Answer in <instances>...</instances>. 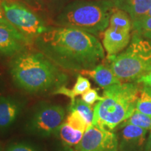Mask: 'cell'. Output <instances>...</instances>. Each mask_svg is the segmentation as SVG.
<instances>
[{
  "label": "cell",
  "mask_w": 151,
  "mask_h": 151,
  "mask_svg": "<svg viewBox=\"0 0 151 151\" xmlns=\"http://www.w3.org/2000/svg\"><path fill=\"white\" fill-rule=\"evenodd\" d=\"M34 44L58 67L81 71L91 69L105 58L104 50L92 34L71 27H49Z\"/></svg>",
  "instance_id": "6da1fadb"
},
{
  "label": "cell",
  "mask_w": 151,
  "mask_h": 151,
  "mask_svg": "<svg viewBox=\"0 0 151 151\" xmlns=\"http://www.w3.org/2000/svg\"><path fill=\"white\" fill-rule=\"evenodd\" d=\"M9 70L14 84L31 94L55 91L66 86L68 76L40 51L24 50L14 56Z\"/></svg>",
  "instance_id": "7a4b0ae2"
},
{
  "label": "cell",
  "mask_w": 151,
  "mask_h": 151,
  "mask_svg": "<svg viewBox=\"0 0 151 151\" xmlns=\"http://www.w3.org/2000/svg\"><path fill=\"white\" fill-rule=\"evenodd\" d=\"M141 89L137 82L120 83L105 88L103 99L94 108L92 124L113 131L134 112Z\"/></svg>",
  "instance_id": "3957f363"
},
{
  "label": "cell",
  "mask_w": 151,
  "mask_h": 151,
  "mask_svg": "<svg viewBox=\"0 0 151 151\" xmlns=\"http://www.w3.org/2000/svg\"><path fill=\"white\" fill-rule=\"evenodd\" d=\"M115 8L112 0H76L68 3L56 14L53 23L97 35L107 29Z\"/></svg>",
  "instance_id": "277c9868"
},
{
  "label": "cell",
  "mask_w": 151,
  "mask_h": 151,
  "mask_svg": "<svg viewBox=\"0 0 151 151\" xmlns=\"http://www.w3.org/2000/svg\"><path fill=\"white\" fill-rule=\"evenodd\" d=\"M107 60L121 83L137 82L151 71V43L135 35L126 50Z\"/></svg>",
  "instance_id": "5b68a950"
},
{
  "label": "cell",
  "mask_w": 151,
  "mask_h": 151,
  "mask_svg": "<svg viewBox=\"0 0 151 151\" xmlns=\"http://www.w3.org/2000/svg\"><path fill=\"white\" fill-rule=\"evenodd\" d=\"M1 6L9 23L31 42L49 28L35 11L18 0H3Z\"/></svg>",
  "instance_id": "8992f818"
},
{
  "label": "cell",
  "mask_w": 151,
  "mask_h": 151,
  "mask_svg": "<svg viewBox=\"0 0 151 151\" xmlns=\"http://www.w3.org/2000/svg\"><path fill=\"white\" fill-rule=\"evenodd\" d=\"M65 118V110L62 106L41 103L34 109L25 122V129L31 135L48 137L58 132Z\"/></svg>",
  "instance_id": "52a82bcc"
},
{
  "label": "cell",
  "mask_w": 151,
  "mask_h": 151,
  "mask_svg": "<svg viewBox=\"0 0 151 151\" xmlns=\"http://www.w3.org/2000/svg\"><path fill=\"white\" fill-rule=\"evenodd\" d=\"M118 148V137L112 131L92 124L85 132L75 151H110Z\"/></svg>",
  "instance_id": "ba28073f"
},
{
  "label": "cell",
  "mask_w": 151,
  "mask_h": 151,
  "mask_svg": "<svg viewBox=\"0 0 151 151\" xmlns=\"http://www.w3.org/2000/svg\"><path fill=\"white\" fill-rule=\"evenodd\" d=\"M32 42L11 24H0V55L15 56Z\"/></svg>",
  "instance_id": "9c48e42d"
},
{
  "label": "cell",
  "mask_w": 151,
  "mask_h": 151,
  "mask_svg": "<svg viewBox=\"0 0 151 151\" xmlns=\"http://www.w3.org/2000/svg\"><path fill=\"white\" fill-rule=\"evenodd\" d=\"M117 128L118 151H144L148 130L132 124Z\"/></svg>",
  "instance_id": "30bf717a"
},
{
  "label": "cell",
  "mask_w": 151,
  "mask_h": 151,
  "mask_svg": "<svg viewBox=\"0 0 151 151\" xmlns=\"http://www.w3.org/2000/svg\"><path fill=\"white\" fill-rule=\"evenodd\" d=\"M23 103L16 98L0 97V132H4L14 124L23 108Z\"/></svg>",
  "instance_id": "8fae6325"
},
{
  "label": "cell",
  "mask_w": 151,
  "mask_h": 151,
  "mask_svg": "<svg viewBox=\"0 0 151 151\" xmlns=\"http://www.w3.org/2000/svg\"><path fill=\"white\" fill-rule=\"evenodd\" d=\"M129 41V32L109 27L104 33L103 46L107 52V57L120 53L128 46Z\"/></svg>",
  "instance_id": "7c38bea8"
},
{
  "label": "cell",
  "mask_w": 151,
  "mask_h": 151,
  "mask_svg": "<svg viewBox=\"0 0 151 151\" xmlns=\"http://www.w3.org/2000/svg\"><path fill=\"white\" fill-rule=\"evenodd\" d=\"M80 73L81 75L90 77L104 89L121 83L113 72L111 67L104 64H99L91 69H83Z\"/></svg>",
  "instance_id": "4fadbf2b"
},
{
  "label": "cell",
  "mask_w": 151,
  "mask_h": 151,
  "mask_svg": "<svg viewBox=\"0 0 151 151\" xmlns=\"http://www.w3.org/2000/svg\"><path fill=\"white\" fill-rule=\"evenodd\" d=\"M115 8L127 13L132 22L146 16L151 6V0H112Z\"/></svg>",
  "instance_id": "5bb4252c"
},
{
  "label": "cell",
  "mask_w": 151,
  "mask_h": 151,
  "mask_svg": "<svg viewBox=\"0 0 151 151\" xmlns=\"http://www.w3.org/2000/svg\"><path fill=\"white\" fill-rule=\"evenodd\" d=\"M85 132L76 129L67 122H64L59 128L58 132L60 140L66 146H76L81 142Z\"/></svg>",
  "instance_id": "9a60e30c"
},
{
  "label": "cell",
  "mask_w": 151,
  "mask_h": 151,
  "mask_svg": "<svg viewBox=\"0 0 151 151\" xmlns=\"http://www.w3.org/2000/svg\"><path fill=\"white\" fill-rule=\"evenodd\" d=\"M109 27L119 31L129 32L132 29L131 19L127 13L115 9L109 20Z\"/></svg>",
  "instance_id": "2e32d148"
},
{
  "label": "cell",
  "mask_w": 151,
  "mask_h": 151,
  "mask_svg": "<svg viewBox=\"0 0 151 151\" xmlns=\"http://www.w3.org/2000/svg\"><path fill=\"white\" fill-rule=\"evenodd\" d=\"M69 0H32V9L37 11L58 13L69 2Z\"/></svg>",
  "instance_id": "e0dca14e"
},
{
  "label": "cell",
  "mask_w": 151,
  "mask_h": 151,
  "mask_svg": "<svg viewBox=\"0 0 151 151\" xmlns=\"http://www.w3.org/2000/svg\"><path fill=\"white\" fill-rule=\"evenodd\" d=\"M73 110L77 111L88 126L92 124L94 118V110L91 106L84 102L81 99H76L72 103H70L69 106V111Z\"/></svg>",
  "instance_id": "ac0fdd59"
},
{
  "label": "cell",
  "mask_w": 151,
  "mask_h": 151,
  "mask_svg": "<svg viewBox=\"0 0 151 151\" xmlns=\"http://www.w3.org/2000/svg\"><path fill=\"white\" fill-rule=\"evenodd\" d=\"M127 124H132L143 129L151 130V116H147L135 109L133 114L117 127H121Z\"/></svg>",
  "instance_id": "d6986e66"
},
{
  "label": "cell",
  "mask_w": 151,
  "mask_h": 151,
  "mask_svg": "<svg viewBox=\"0 0 151 151\" xmlns=\"http://www.w3.org/2000/svg\"><path fill=\"white\" fill-rule=\"evenodd\" d=\"M136 109L139 112L151 116V87L144 86L141 89Z\"/></svg>",
  "instance_id": "ffe728a7"
},
{
  "label": "cell",
  "mask_w": 151,
  "mask_h": 151,
  "mask_svg": "<svg viewBox=\"0 0 151 151\" xmlns=\"http://www.w3.org/2000/svg\"><path fill=\"white\" fill-rule=\"evenodd\" d=\"M69 115L65 122L76 129L80 130L83 132H86L89 126L87 124L81 115L77 111L73 110H69Z\"/></svg>",
  "instance_id": "44dd1931"
},
{
  "label": "cell",
  "mask_w": 151,
  "mask_h": 151,
  "mask_svg": "<svg viewBox=\"0 0 151 151\" xmlns=\"http://www.w3.org/2000/svg\"><path fill=\"white\" fill-rule=\"evenodd\" d=\"M90 87H91V83L90 81L83 76L82 75H78L71 90L76 97V96L82 95L83 94H84L85 92L90 89Z\"/></svg>",
  "instance_id": "7402d4cb"
},
{
  "label": "cell",
  "mask_w": 151,
  "mask_h": 151,
  "mask_svg": "<svg viewBox=\"0 0 151 151\" xmlns=\"http://www.w3.org/2000/svg\"><path fill=\"white\" fill-rule=\"evenodd\" d=\"M132 26L137 32L144 34L151 32V17H142L132 22Z\"/></svg>",
  "instance_id": "603a6c76"
},
{
  "label": "cell",
  "mask_w": 151,
  "mask_h": 151,
  "mask_svg": "<svg viewBox=\"0 0 151 151\" xmlns=\"http://www.w3.org/2000/svg\"><path fill=\"white\" fill-rule=\"evenodd\" d=\"M81 99L89 105L94 104L96 101H99L103 99V97H100L98 92L95 89H90L82 94Z\"/></svg>",
  "instance_id": "cb8c5ba5"
},
{
  "label": "cell",
  "mask_w": 151,
  "mask_h": 151,
  "mask_svg": "<svg viewBox=\"0 0 151 151\" xmlns=\"http://www.w3.org/2000/svg\"><path fill=\"white\" fill-rule=\"evenodd\" d=\"M6 151H39L35 146L29 143L20 142L10 144L6 149Z\"/></svg>",
  "instance_id": "d4e9b609"
},
{
  "label": "cell",
  "mask_w": 151,
  "mask_h": 151,
  "mask_svg": "<svg viewBox=\"0 0 151 151\" xmlns=\"http://www.w3.org/2000/svg\"><path fill=\"white\" fill-rule=\"evenodd\" d=\"M52 94H63V95L67 96V97H69V99H70L71 103L73 102L76 99V97H74V95H73V94L72 92V90L69 89V88H67V87H66V86L60 87V88H58V89H57L55 91H54L53 92H52Z\"/></svg>",
  "instance_id": "484cf974"
},
{
  "label": "cell",
  "mask_w": 151,
  "mask_h": 151,
  "mask_svg": "<svg viewBox=\"0 0 151 151\" xmlns=\"http://www.w3.org/2000/svg\"><path fill=\"white\" fill-rule=\"evenodd\" d=\"M137 83L139 84L142 83L144 85V86L151 87V71L150 73L143 76L141 77V78H139V80L137 81Z\"/></svg>",
  "instance_id": "4316f807"
},
{
  "label": "cell",
  "mask_w": 151,
  "mask_h": 151,
  "mask_svg": "<svg viewBox=\"0 0 151 151\" xmlns=\"http://www.w3.org/2000/svg\"><path fill=\"white\" fill-rule=\"evenodd\" d=\"M144 151H151V130L149 133L148 138H147Z\"/></svg>",
  "instance_id": "83f0119b"
},
{
  "label": "cell",
  "mask_w": 151,
  "mask_h": 151,
  "mask_svg": "<svg viewBox=\"0 0 151 151\" xmlns=\"http://www.w3.org/2000/svg\"><path fill=\"white\" fill-rule=\"evenodd\" d=\"M0 24H9V22L5 18L4 14L1 6H0Z\"/></svg>",
  "instance_id": "f1b7e54d"
},
{
  "label": "cell",
  "mask_w": 151,
  "mask_h": 151,
  "mask_svg": "<svg viewBox=\"0 0 151 151\" xmlns=\"http://www.w3.org/2000/svg\"><path fill=\"white\" fill-rule=\"evenodd\" d=\"M18 1H20V2L32 8V0H18Z\"/></svg>",
  "instance_id": "f546056e"
},
{
  "label": "cell",
  "mask_w": 151,
  "mask_h": 151,
  "mask_svg": "<svg viewBox=\"0 0 151 151\" xmlns=\"http://www.w3.org/2000/svg\"><path fill=\"white\" fill-rule=\"evenodd\" d=\"M143 36L145 37H146L147 39H149L151 40V32H146L143 34Z\"/></svg>",
  "instance_id": "4dcf8cb0"
},
{
  "label": "cell",
  "mask_w": 151,
  "mask_h": 151,
  "mask_svg": "<svg viewBox=\"0 0 151 151\" xmlns=\"http://www.w3.org/2000/svg\"><path fill=\"white\" fill-rule=\"evenodd\" d=\"M146 17H151V6L150 9H149V11H148V13H147L146 16H145Z\"/></svg>",
  "instance_id": "1f68e13d"
},
{
  "label": "cell",
  "mask_w": 151,
  "mask_h": 151,
  "mask_svg": "<svg viewBox=\"0 0 151 151\" xmlns=\"http://www.w3.org/2000/svg\"><path fill=\"white\" fill-rule=\"evenodd\" d=\"M110 151H118V148H116V149H114V150H110Z\"/></svg>",
  "instance_id": "d6a6232c"
},
{
  "label": "cell",
  "mask_w": 151,
  "mask_h": 151,
  "mask_svg": "<svg viewBox=\"0 0 151 151\" xmlns=\"http://www.w3.org/2000/svg\"><path fill=\"white\" fill-rule=\"evenodd\" d=\"M3 0H0V6H1V1H2Z\"/></svg>",
  "instance_id": "836d02e7"
},
{
  "label": "cell",
  "mask_w": 151,
  "mask_h": 151,
  "mask_svg": "<svg viewBox=\"0 0 151 151\" xmlns=\"http://www.w3.org/2000/svg\"><path fill=\"white\" fill-rule=\"evenodd\" d=\"M0 151H2V148H1V146H0Z\"/></svg>",
  "instance_id": "e575fe53"
}]
</instances>
